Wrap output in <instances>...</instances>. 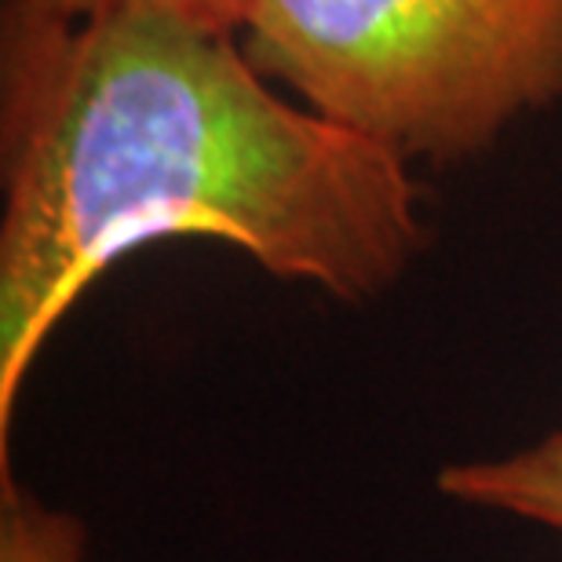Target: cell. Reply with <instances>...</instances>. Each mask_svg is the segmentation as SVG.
<instances>
[{
	"label": "cell",
	"mask_w": 562,
	"mask_h": 562,
	"mask_svg": "<svg viewBox=\"0 0 562 562\" xmlns=\"http://www.w3.org/2000/svg\"><path fill=\"white\" fill-rule=\"evenodd\" d=\"M0 172V460L55 325L146 245L220 241L344 303L427 245L402 157L278 95L238 37L161 11L4 0Z\"/></svg>",
	"instance_id": "obj_1"
},
{
	"label": "cell",
	"mask_w": 562,
	"mask_h": 562,
	"mask_svg": "<svg viewBox=\"0 0 562 562\" xmlns=\"http://www.w3.org/2000/svg\"><path fill=\"white\" fill-rule=\"evenodd\" d=\"M245 59L402 161L490 150L562 99V0H252Z\"/></svg>",
	"instance_id": "obj_2"
},
{
	"label": "cell",
	"mask_w": 562,
	"mask_h": 562,
	"mask_svg": "<svg viewBox=\"0 0 562 562\" xmlns=\"http://www.w3.org/2000/svg\"><path fill=\"white\" fill-rule=\"evenodd\" d=\"M438 490L468 508L515 515L562 533V427L519 453L442 468Z\"/></svg>",
	"instance_id": "obj_3"
},
{
	"label": "cell",
	"mask_w": 562,
	"mask_h": 562,
	"mask_svg": "<svg viewBox=\"0 0 562 562\" xmlns=\"http://www.w3.org/2000/svg\"><path fill=\"white\" fill-rule=\"evenodd\" d=\"M22 4L63 19L99 15V11H117V8L161 11V15H176L183 22H194L201 30L231 33V37H238L252 11V0H22Z\"/></svg>",
	"instance_id": "obj_4"
}]
</instances>
